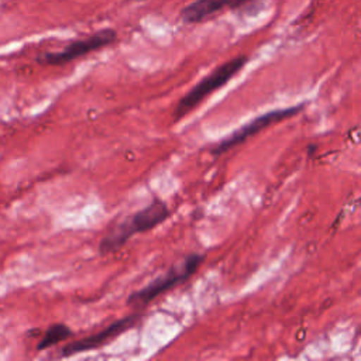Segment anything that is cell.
Listing matches in <instances>:
<instances>
[{
  "label": "cell",
  "mask_w": 361,
  "mask_h": 361,
  "mask_svg": "<svg viewBox=\"0 0 361 361\" xmlns=\"http://www.w3.org/2000/svg\"><path fill=\"white\" fill-rule=\"evenodd\" d=\"M140 317H141V314H138V313L126 316V317L118 319L114 323L109 324L106 329L97 331L96 334H92V336L85 337V338L78 340V341H72L61 350L59 357H69V355H73V354H79V353H83V351L97 348V347L106 344L107 341H110L111 338H114V337L120 336L121 333L127 331L128 329L134 327L135 323L140 320Z\"/></svg>",
  "instance_id": "6"
},
{
  "label": "cell",
  "mask_w": 361,
  "mask_h": 361,
  "mask_svg": "<svg viewBox=\"0 0 361 361\" xmlns=\"http://www.w3.org/2000/svg\"><path fill=\"white\" fill-rule=\"evenodd\" d=\"M203 257L200 254H190L183 258L182 262L172 267L169 271H166L164 275L154 279L151 283L144 286L140 290L133 292L128 299L127 305L134 307H141L148 305L152 299L159 296L161 293L166 292L168 289L173 288L178 283H182L188 278H190L202 264Z\"/></svg>",
  "instance_id": "3"
},
{
  "label": "cell",
  "mask_w": 361,
  "mask_h": 361,
  "mask_svg": "<svg viewBox=\"0 0 361 361\" xmlns=\"http://www.w3.org/2000/svg\"><path fill=\"white\" fill-rule=\"evenodd\" d=\"M247 62V56H235L223 65L213 69L207 76H204L197 85H195L176 104L173 110L175 118L186 116L192 109H195L206 96L213 93L216 89L224 86L235 73H238Z\"/></svg>",
  "instance_id": "2"
},
{
  "label": "cell",
  "mask_w": 361,
  "mask_h": 361,
  "mask_svg": "<svg viewBox=\"0 0 361 361\" xmlns=\"http://www.w3.org/2000/svg\"><path fill=\"white\" fill-rule=\"evenodd\" d=\"M117 38V32L113 28H104L93 35L73 41L59 52H45L37 58V62L41 65H65L72 62L76 58H80L89 52L100 49L110 45Z\"/></svg>",
  "instance_id": "4"
},
{
  "label": "cell",
  "mask_w": 361,
  "mask_h": 361,
  "mask_svg": "<svg viewBox=\"0 0 361 361\" xmlns=\"http://www.w3.org/2000/svg\"><path fill=\"white\" fill-rule=\"evenodd\" d=\"M71 336H72V330H71L66 324H63V323L51 324V326L47 329L44 337L41 338V341L38 343L37 350H38V351L47 350V348H49L51 345H55V344H58V343L66 340V338L71 337Z\"/></svg>",
  "instance_id": "8"
},
{
  "label": "cell",
  "mask_w": 361,
  "mask_h": 361,
  "mask_svg": "<svg viewBox=\"0 0 361 361\" xmlns=\"http://www.w3.org/2000/svg\"><path fill=\"white\" fill-rule=\"evenodd\" d=\"M168 216H169L168 206L161 200H155L154 203L141 209L131 217H127L126 220H123L121 223L114 226L102 238V241L99 244L100 254L106 255V254L120 250L131 238V235H134L137 233H144V231H148V230L157 227Z\"/></svg>",
  "instance_id": "1"
},
{
  "label": "cell",
  "mask_w": 361,
  "mask_h": 361,
  "mask_svg": "<svg viewBox=\"0 0 361 361\" xmlns=\"http://www.w3.org/2000/svg\"><path fill=\"white\" fill-rule=\"evenodd\" d=\"M303 106H293V107H285V109H279V110H272V111H268L265 114H261L258 117H255L254 120H251L250 123L244 124L243 127H240L238 130H235L233 134H230L228 137H226L224 140H221L220 142H217L212 152L214 155H220V154H224L227 151H230L231 148L237 147L238 144L244 142L247 138H250L251 135L259 133L261 130H264L265 127L274 124V123H278V121H282L288 117H292L295 114H298L300 110H302Z\"/></svg>",
  "instance_id": "5"
},
{
  "label": "cell",
  "mask_w": 361,
  "mask_h": 361,
  "mask_svg": "<svg viewBox=\"0 0 361 361\" xmlns=\"http://www.w3.org/2000/svg\"><path fill=\"white\" fill-rule=\"evenodd\" d=\"M259 0H193L180 10V18L188 24L202 23L224 10H243Z\"/></svg>",
  "instance_id": "7"
}]
</instances>
